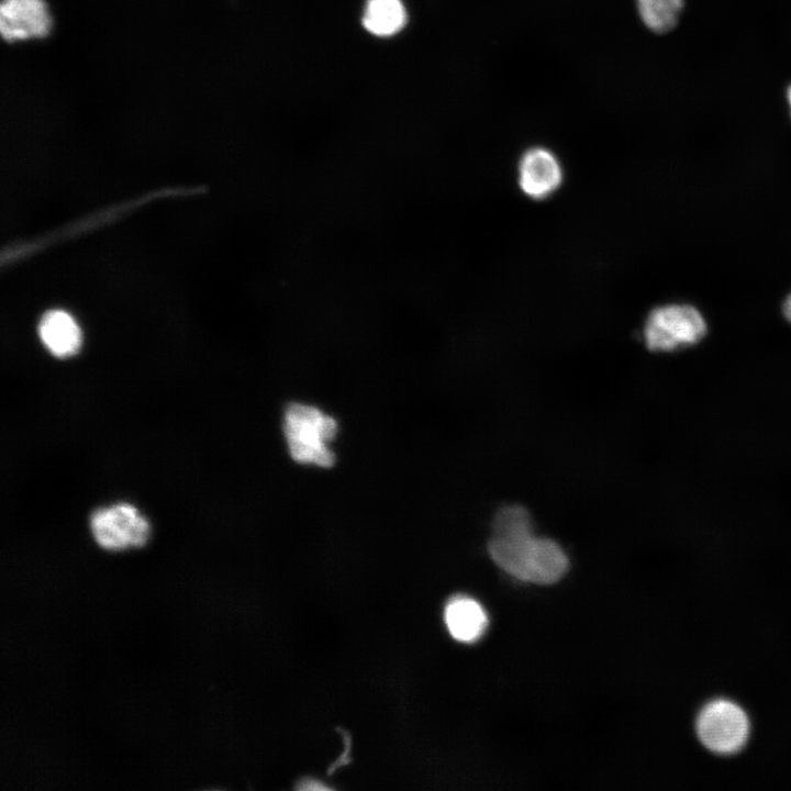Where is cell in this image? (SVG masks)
Returning <instances> with one entry per match:
<instances>
[{"label": "cell", "mask_w": 791, "mask_h": 791, "mask_svg": "<svg viewBox=\"0 0 791 791\" xmlns=\"http://www.w3.org/2000/svg\"><path fill=\"white\" fill-rule=\"evenodd\" d=\"M90 530L97 544L108 550L141 547L149 536L147 520L130 503L94 510Z\"/></svg>", "instance_id": "cell-5"}, {"label": "cell", "mask_w": 791, "mask_h": 791, "mask_svg": "<svg viewBox=\"0 0 791 791\" xmlns=\"http://www.w3.org/2000/svg\"><path fill=\"white\" fill-rule=\"evenodd\" d=\"M562 168L556 155L542 146L528 148L519 161V185L531 199L543 200L561 185Z\"/></svg>", "instance_id": "cell-7"}, {"label": "cell", "mask_w": 791, "mask_h": 791, "mask_svg": "<svg viewBox=\"0 0 791 791\" xmlns=\"http://www.w3.org/2000/svg\"><path fill=\"white\" fill-rule=\"evenodd\" d=\"M706 333L702 314L688 304H667L654 309L643 330L653 352H675L699 343Z\"/></svg>", "instance_id": "cell-3"}, {"label": "cell", "mask_w": 791, "mask_h": 791, "mask_svg": "<svg viewBox=\"0 0 791 791\" xmlns=\"http://www.w3.org/2000/svg\"><path fill=\"white\" fill-rule=\"evenodd\" d=\"M52 19L43 0H2L0 30L7 42L46 36Z\"/></svg>", "instance_id": "cell-6"}, {"label": "cell", "mask_w": 791, "mask_h": 791, "mask_svg": "<svg viewBox=\"0 0 791 791\" xmlns=\"http://www.w3.org/2000/svg\"><path fill=\"white\" fill-rule=\"evenodd\" d=\"M38 335L56 357L75 355L81 345V332L71 315L62 310L46 312L38 323Z\"/></svg>", "instance_id": "cell-9"}, {"label": "cell", "mask_w": 791, "mask_h": 791, "mask_svg": "<svg viewBox=\"0 0 791 791\" xmlns=\"http://www.w3.org/2000/svg\"><path fill=\"white\" fill-rule=\"evenodd\" d=\"M695 731L701 744L718 755L738 751L747 742L749 721L745 711L728 700H714L699 713Z\"/></svg>", "instance_id": "cell-4"}, {"label": "cell", "mask_w": 791, "mask_h": 791, "mask_svg": "<svg viewBox=\"0 0 791 791\" xmlns=\"http://www.w3.org/2000/svg\"><path fill=\"white\" fill-rule=\"evenodd\" d=\"M406 11L401 0H367L364 27L377 36H392L406 23Z\"/></svg>", "instance_id": "cell-10"}, {"label": "cell", "mask_w": 791, "mask_h": 791, "mask_svg": "<svg viewBox=\"0 0 791 791\" xmlns=\"http://www.w3.org/2000/svg\"><path fill=\"white\" fill-rule=\"evenodd\" d=\"M444 620L449 634L461 643L481 638L489 622L481 604L465 595H457L446 604Z\"/></svg>", "instance_id": "cell-8"}, {"label": "cell", "mask_w": 791, "mask_h": 791, "mask_svg": "<svg viewBox=\"0 0 791 791\" xmlns=\"http://www.w3.org/2000/svg\"><path fill=\"white\" fill-rule=\"evenodd\" d=\"M643 23L656 33L673 29L683 8V0H636Z\"/></svg>", "instance_id": "cell-11"}, {"label": "cell", "mask_w": 791, "mask_h": 791, "mask_svg": "<svg viewBox=\"0 0 791 791\" xmlns=\"http://www.w3.org/2000/svg\"><path fill=\"white\" fill-rule=\"evenodd\" d=\"M492 536H514L533 532L528 511L517 504L505 505L492 519Z\"/></svg>", "instance_id": "cell-12"}, {"label": "cell", "mask_w": 791, "mask_h": 791, "mask_svg": "<svg viewBox=\"0 0 791 791\" xmlns=\"http://www.w3.org/2000/svg\"><path fill=\"white\" fill-rule=\"evenodd\" d=\"M788 100H789V103H790V107H791V86H790V88L788 89Z\"/></svg>", "instance_id": "cell-13"}, {"label": "cell", "mask_w": 791, "mask_h": 791, "mask_svg": "<svg viewBox=\"0 0 791 791\" xmlns=\"http://www.w3.org/2000/svg\"><path fill=\"white\" fill-rule=\"evenodd\" d=\"M337 431V421L313 404L291 402L283 410L287 449L291 459L300 465L332 467L336 458L332 443Z\"/></svg>", "instance_id": "cell-2"}, {"label": "cell", "mask_w": 791, "mask_h": 791, "mask_svg": "<svg viewBox=\"0 0 791 791\" xmlns=\"http://www.w3.org/2000/svg\"><path fill=\"white\" fill-rule=\"evenodd\" d=\"M488 553L493 562L512 577L535 584H552L568 570L569 560L555 541L534 532L491 536Z\"/></svg>", "instance_id": "cell-1"}]
</instances>
